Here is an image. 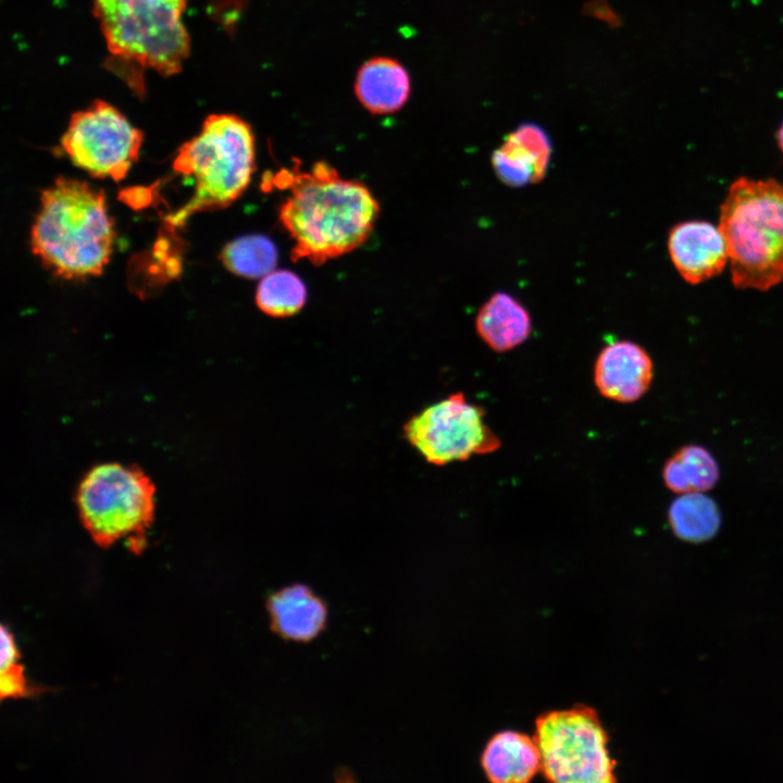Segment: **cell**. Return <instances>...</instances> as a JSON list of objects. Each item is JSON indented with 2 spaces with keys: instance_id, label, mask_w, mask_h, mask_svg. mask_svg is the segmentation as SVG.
<instances>
[{
  "instance_id": "cell-1",
  "label": "cell",
  "mask_w": 783,
  "mask_h": 783,
  "mask_svg": "<svg viewBox=\"0 0 783 783\" xmlns=\"http://www.w3.org/2000/svg\"><path fill=\"white\" fill-rule=\"evenodd\" d=\"M269 185L287 190L278 221L293 241L291 259L321 265L353 251L374 229L380 204L361 182L344 178L325 161L308 171L298 164L269 175Z\"/></svg>"
},
{
  "instance_id": "cell-2",
  "label": "cell",
  "mask_w": 783,
  "mask_h": 783,
  "mask_svg": "<svg viewBox=\"0 0 783 783\" xmlns=\"http://www.w3.org/2000/svg\"><path fill=\"white\" fill-rule=\"evenodd\" d=\"M114 239V222L102 189L59 177L41 192L30 247L54 276L82 281L100 275Z\"/></svg>"
},
{
  "instance_id": "cell-3",
  "label": "cell",
  "mask_w": 783,
  "mask_h": 783,
  "mask_svg": "<svg viewBox=\"0 0 783 783\" xmlns=\"http://www.w3.org/2000/svg\"><path fill=\"white\" fill-rule=\"evenodd\" d=\"M188 0H94V15L105 39V66L132 90L145 95L144 71L162 76L182 71L190 53L182 21Z\"/></svg>"
},
{
  "instance_id": "cell-4",
  "label": "cell",
  "mask_w": 783,
  "mask_h": 783,
  "mask_svg": "<svg viewBox=\"0 0 783 783\" xmlns=\"http://www.w3.org/2000/svg\"><path fill=\"white\" fill-rule=\"evenodd\" d=\"M732 283L767 291L783 281V182L738 177L720 207Z\"/></svg>"
},
{
  "instance_id": "cell-5",
  "label": "cell",
  "mask_w": 783,
  "mask_h": 783,
  "mask_svg": "<svg viewBox=\"0 0 783 783\" xmlns=\"http://www.w3.org/2000/svg\"><path fill=\"white\" fill-rule=\"evenodd\" d=\"M175 172L191 179L194 195L170 217L175 226L201 211L224 209L247 189L256 170L251 126L234 114H210L201 132L182 145Z\"/></svg>"
},
{
  "instance_id": "cell-6",
  "label": "cell",
  "mask_w": 783,
  "mask_h": 783,
  "mask_svg": "<svg viewBox=\"0 0 783 783\" xmlns=\"http://www.w3.org/2000/svg\"><path fill=\"white\" fill-rule=\"evenodd\" d=\"M156 487L138 468L101 463L79 483L76 505L82 523L101 547L126 538L140 552L154 515Z\"/></svg>"
},
{
  "instance_id": "cell-7",
  "label": "cell",
  "mask_w": 783,
  "mask_h": 783,
  "mask_svg": "<svg viewBox=\"0 0 783 783\" xmlns=\"http://www.w3.org/2000/svg\"><path fill=\"white\" fill-rule=\"evenodd\" d=\"M534 739L544 776L558 783L616 782L609 737L598 713L586 705L552 710L535 722Z\"/></svg>"
},
{
  "instance_id": "cell-8",
  "label": "cell",
  "mask_w": 783,
  "mask_h": 783,
  "mask_svg": "<svg viewBox=\"0 0 783 783\" xmlns=\"http://www.w3.org/2000/svg\"><path fill=\"white\" fill-rule=\"evenodd\" d=\"M408 443L428 462L446 465L496 451L500 438L485 422L484 408L455 393L425 407L403 425Z\"/></svg>"
},
{
  "instance_id": "cell-9",
  "label": "cell",
  "mask_w": 783,
  "mask_h": 783,
  "mask_svg": "<svg viewBox=\"0 0 783 783\" xmlns=\"http://www.w3.org/2000/svg\"><path fill=\"white\" fill-rule=\"evenodd\" d=\"M142 138L123 113L97 99L72 114L61 145L71 161L91 177L120 182L138 160Z\"/></svg>"
},
{
  "instance_id": "cell-10",
  "label": "cell",
  "mask_w": 783,
  "mask_h": 783,
  "mask_svg": "<svg viewBox=\"0 0 783 783\" xmlns=\"http://www.w3.org/2000/svg\"><path fill=\"white\" fill-rule=\"evenodd\" d=\"M654 378V362L641 345L616 340L606 345L594 364V384L606 399L630 403L641 399Z\"/></svg>"
},
{
  "instance_id": "cell-11",
  "label": "cell",
  "mask_w": 783,
  "mask_h": 783,
  "mask_svg": "<svg viewBox=\"0 0 783 783\" xmlns=\"http://www.w3.org/2000/svg\"><path fill=\"white\" fill-rule=\"evenodd\" d=\"M668 251L679 274L693 285L719 275L729 260L719 226L706 221L674 225L668 236Z\"/></svg>"
},
{
  "instance_id": "cell-12",
  "label": "cell",
  "mask_w": 783,
  "mask_h": 783,
  "mask_svg": "<svg viewBox=\"0 0 783 783\" xmlns=\"http://www.w3.org/2000/svg\"><path fill=\"white\" fill-rule=\"evenodd\" d=\"M551 142L535 123L520 124L493 152L492 164L506 185L521 187L540 182L548 170Z\"/></svg>"
},
{
  "instance_id": "cell-13",
  "label": "cell",
  "mask_w": 783,
  "mask_h": 783,
  "mask_svg": "<svg viewBox=\"0 0 783 783\" xmlns=\"http://www.w3.org/2000/svg\"><path fill=\"white\" fill-rule=\"evenodd\" d=\"M270 625L286 641L310 642L327 623L325 601L304 584H291L272 593L266 600Z\"/></svg>"
},
{
  "instance_id": "cell-14",
  "label": "cell",
  "mask_w": 783,
  "mask_h": 783,
  "mask_svg": "<svg viewBox=\"0 0 783 783\" xmlns=\"http://www.w3.org/2000/svg\"><path fill=\"white\" fill-rule=\"evenodd\" d=\"M481 765L494 783H526L542 770L540 753L534 737L510 730L490 737L482 753Z\"/></svg>"
},
{
  "instance_id": "cell-15",
  "label": "cell",
  "mask_w": 783,
  "mask_h": 783,
  "mask_svg": "<svg viewBox=\"0 0 783 783\" xmlns=\"http://www.w3.org/2000/svg\"><path fill=\"white\" fill-rule=\"evenodd\" d=\"M410 76L397 61L386 57L364 62L356 77L355 92L359 102L373 114L399 111L408 101Z\"/></svg>"
},
{
  "instance_id": "cell-16",
  "label": "cell",
  "mask_w": 783,
  "mask_h": 783,
  "mask_svg": "<svg viewBox=\"0 0 783 783\" xmlns=\"http://www.w3.org/2000/svg\"><path fill=\"white\" fill-rule=\"evenodd\" d=\"M475 330L488 348L496 352H507L530 337L532 320L518 299L499 291L480 308L475 318Z\"/></svg>"
},
{
  "instance_id": "cell-17",
  "label": "cell",
  "mask_w": 783,
  "mask_h": 783,
  "mask_svg": "<svg viewBox=\"0 0 783 783\" xmlns=\"http://www.w3.org/2000/svg\"><path fill=\"white\" fill-rule=\"evenodd\" d=\"M720 478V468L712 453L700 445H685L663 464L662 480L675 494L706 493Z\"/></svg>"
},
{
  "instance_id": "cell-18",
  "label": "cell",
  "mask_w": 783,
  "mask_h": 783,
  "mask_svg": "<svg viewBox=\"0 0 783 783\" xmlns=\"http://www.w3.org/2000/svg\"><path fill=\"white\" fill-rule=\"evenodd\" d=\"M668 522L679 539L698 544L716 536L721 513L716 501L705 493H686L670 504Z\"/></svg>"
},
{
  "instance_id": "cell-19",
  "label": "cell",
  "mask_w": 783,
  "mask_h": 783,
  "mask_svg": "<svg viewBox=\"0 0 783 783\" xmlns=\"http://www.w3.org/2000/svg\"><path fill=\"white\" fill-rule=\"evenodd\" d=\"M223 265L245 278H262L275 270L278 252L273 241L264 235L240 236L221 251Z\"/></svg>"
},
{
  "instance_id": "cell-20",
  "label": "cell",
  "mask_w": 783,
  "mask_h": 783,
  "mask_svg": "<svg viewBox=\"0 0 783 783\" xmlns=\"http://www.w3.org/2000/svg\"><path fill=\"white\" fill-rule=\"evenodd\" d=\"M307 300L302 279L288 270H273L262 278L256 290V303L265 314L286 318L299 312Z\"/></svg>"
},
{
  "instance_id": "cell-21",
  "label": "cell",
  "mask_w": 783,
  "mask_h": 783,
  "mask_svg": "<svg viewBox=\"0 0 783 783\" xmlns=\"http://www.w3.org/2000/svg\"><path fill=\"white\" fill-rule=\"evenodd\" d=\"M39 692H42V689L28 685L23 667L17 662L1 670V699L29 697L32 695H36Z\"/></svg>"
},
{
  "instance_id": "cell-22",
  "label": "cell",
  "mask_w": 783,
  "mask_h": 783,
  "mask_svg": "<svg viewBox=\"0 0 783 783\" xmlns=\"http://www.w3.org/2000/svg\"><path fill=\"white\" fill-rule=\"evenodd\" d=\"M20 658V654L13 637V634L10 632V630L2 624L1 625V666L0 670L5 669L7 667L16 663Z\"/></svg>"
},
{
  "instance_id": "cell-23",
  "label": "cell",
  "mask_w": 783,
  "mask_h": 783,
  "mask_svg": "<svg viewBox=\"0 0 783 783\" xmlns=\"http://www.w3.org/2000/svg\"><path fill=\"white\" fill-rule=\"evenodd\" d=\"M776 140H778V145L783 153V123L781 124L780 128L776 132Z\"/></svg>"
}]
</instances>
